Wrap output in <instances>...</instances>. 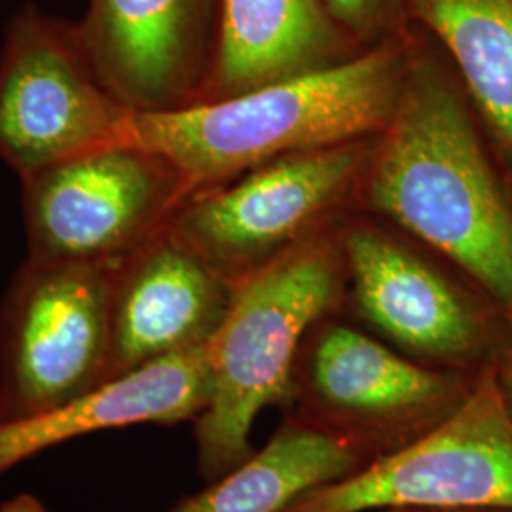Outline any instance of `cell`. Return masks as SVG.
<instances>
[{
	"label": "cell",
	"mask_w": 512,
	"mask_h": 512,
	"mask_svg": "<svg viewBox=\"0 0 512 512\" xmlns=\"http://www.w3.org/2000/svg\"><path fill=\"white\" fill-rule=\"evenodd\" d=\"M357 160L351 147L291 154L226 190L194 198L169 230L222 274L238 279L239 264L291 236L329 203Z\"/></svg>",
	"instance_id": "10"
},
{
	"label": "cell",
	"mask_w": 512,
	"mask_h": 512,
	"mask_svg": "<svg viewBox=\"0 0 512 512\" xmlns=\"http://www.w3.org/2000/svg\"><path fill=\"white\" fill-rule=\"evenodd\" d=\"M114 266L31 258L19 266L0 304V423L109 382Z\"/></svg>",
	"instance_id": "6"
},
{
	"label": "cell",
	"mask_w": 512,
	"mask_h": 512,
	"mask_svg": "<svg viewBox=\"0 0 512 512\" xmlns=\"http://www.w3.org/2000/svg\"><path fill=\"white\" fill-rule=\"evenodd\" d=\"M374 203L512 306V211L450 90L406 93L372 177Z\"/></svg>",
	"instance_id": "2"
},
{
	"label": "cell",
	"mask_w": 512,
	"mask_h": 512,
	"mask_svg": "<svg viewBox=\"0 0 512 512\" xmlns=\"http://www.w3.org/2000/svg\"><path fill=\"white\" fill-rule=\"evenodd\" d=\"M203 0H86L78 25L105 88L133 110L188 105L200 59Z\"/></svg>",
	"instance_id": "12"
},
{
	"label": "cell",
	"mask_w": 512,
	"mask_h": 512,
	"mask_svg": "<svg viewBox=\"0 0 512 512\" xmlns=\"http://www.w3.org/2000/svg\"><path fill=\"white\" fill-rule=\"evenodd\" d=\"M454 55L476 103L512 150V0H414Z\"/></svg>",
	"instance_id": "16"
},
{
	"label": "cell",
	"mask_w": 512,
	"mask_h": 512,
	"mask_svg": "<svg viewBox=\"0 0 512 512\" xmlns=\"http://www.w3.org/2000/svg\"><path fill=\"white\" fill-rule=\"evenodd\" d=\"M363 467L342 442L285 416L258 452L169 512H281L296 497Z\"/></svg>",
	"instance_id": "15"
},
{
	"label": "cell",
	"mask_w": 512,
	"mask_h": 512,
	"mask_svg": "<svg viewBox=\"0 0 512 512\" xmlns=\"http://www.w3.org/2000/svg\"><path fill=\"white\" fill-rule=\"evenodd\" d=\"M376 512H404L401 509H384V511H376Z\"/></svg>",
	"instance_id": "20"
},
{
	"label": "cell",
	"mask_w": 512,
	"mask_h": 512,
	"mask_svg": "<svg viewBox=\"0 0 512 512\" xmlns=\"http://www.w3.org/2000/svg\"><path fill=\"white\" fill-rule=\"evenodd\" d=\"M340 268L323 245H308L234 281L222 323L207 344L211 399L194 421L198 471L217 480L255 450L256 416L283 408L306 334L340 294Z\"/></svg>",
	"instance_id": "3"
},
{
	"label": "cell",
	"mask_w": 512,
	"mask_h": 512,
	"mask_svg": "<svg viewBox=\"0 0 512 512\" xmlns=\"http://www.w3.org/2000/svg\"><path fill=\"white\" fill-rule=\"evenodd\" d=\"M507 313H509V344L505 349L503 361L499 365H495V372H497V380H499V387L503 391V397L512 412V306L507 308Z\"/></svg>",
	"instance_id": "18"
},
{
	"label": "cell",
	"mask_w": 512,
	"mask_h": 512,
	"mask_svg": "<svg viewBox=\"0 0 512 512\" xmlns=\"http://www.w3.org/2000/svg\"><path fill=\"white\" fill-rule=\"evenodd\" d=\"M393 57L372 52L247 92L167 110H129L122 145L171 165L190 192L281 154L336 147L393 107Z\"/></svg>",
	"instance_id": "1"
},
{
	"label": "cell",
	"mask_w": 512,
	"mask_h": 512,
	"mask_svg": "<svg viewBox=\"0 0 512 512\" xmlns=\"http://www.w3.org/2000/svg\"><path fill=\"white\" fill-rule=\"evenodd\" d=\"M384 509L512 512V412L495 365L429 435L342 480L313 488L281 512Z\"/></svg>",
	"instance_id": "7"
},
{
	"label": "cell",
	"mask_w": 512,
	"mask_h": 512,
	"mask_svg": "<svg viewBox=\"0 0 512 512\" xmlns=\"http://www.w3.org/2000/svg\"><path fill=\"white\" fill-rule=\"evenodd\" d=\"M211 389L207 346L156 359L73 401L0 423V475L57 444L97 431L196 421L209 404Z\"/></svg>",
	"instance_id": "13"
},
{
	"label": "cell",
	"mask_w": 512,
	"mask_h": 512,
	"mask_svg": "<svg viewBox=\"0 0 512 512\" xmlns=\"http://www.w3.org/2000/svg\"><path fill=\"white\" fill-rule=\"evenodd\" d=\"M348 258L359 310L397 348L448 370L482 351V317L439 270L372 234H353Z\"/></svg>",
	"instance_id": "11"
},
{
	"label": "cell",
	"mask_w": 512,
	"mask_h": 512,
	"mask_svg": "<svg viewBox=\"0 0 512 512\" xmlns=\"http://www.w3.org/2000/svg\"><path fill=\"white\" fill-rule=\"evenodd\" d=\"M190 194L179 173L143 148L114 145L21 179L27 258L116 264L158 234Z\"/></svg>",
	"instance_id": "8"
},
{
	"label": "cell",
	"mask_w": 512,
	"mask_h": 512,
	"mask_svg": "<svg viewBox=\"0 0 512 512\" xmlns=\"http://www.w3.org/2000/svg\"><path fill=\"white\" fill-rule=\"evenodd\" d=\"M478 374L465 378L459 370L423 365L365 332L329 325L308 355L298 353L283 410L370 465L448 420L471 395Z\"/></svg>",
	"instance_id": "4"
},
{
	"label": "cell",
	"mask_w": 512,
	"mask_h": 512,
	"mask_svg": "<svg viewBox=\"0 0 512 512\" xmlns=\"http://www.w3.org/2000/svg\"><path fill=\"white\" fill-rule=\"evenodd\" d=\"M329 44L317 0H220L209 99L311 71Z\"/></svg>",
	"instance_id": "14"
},
{
	"label": "cell",
	"mask_w": 512,
	"mask_h": 512,
	"mask_svg": "<svg viewBox=\"0 0 512 512\" xmlns=\"http://www.w3.org/2000/svg\"><path fill=\"white\" fill-rule=\"evenodd\" d=\"M129 110L95 73L76 23L19 8L0 52V160L19 181L122 145Z\"/></svg>",
	"instance_id": "5"
},
{
	"label": "cell",
	"mask_w": 512,
	"mask_h": 512,
	"mask_svg": "<svg viewBox=\"0 0 512 512\" xmlns=\"http://www.w3.org/2000/svg\"><path fill=\"white\" fill-rule=\"evenodd\" d=\"M404 512H509V511H439V509H412Z\"/></svg>",
	"instance_id": "19"
},
{
	"label": "cell",
	"mask_w": 512,
	"mask_h": 512,
	"mask_svg": "<svg viewBox=\"0 0 512 512\" xmlns=\"http://www.w3.org/2000/svg\"><path fill=\"white\" fill-rule=\"evenodd\" d=\"M330 10L349 25L365 27L378 16L384 0H325Z\"/></svg>",
	"instance_id": "17"
},
{
	"label": "cell",
	"mask_w": 512,
	"mask_h": 512,
	"mask_svg": "<svg viewBox=\"0 0 512 512\" xmlns=\"http://www.w3.org/2000/svg\"><path fill=\"white\" fill-rule=\"evenodd\" d=\"M158 236L112 270L109 380L167 355L205 348L228 310L236 279L169 228Z\"/></svg>",
	"instance_id": "9"
}]
</instances>
